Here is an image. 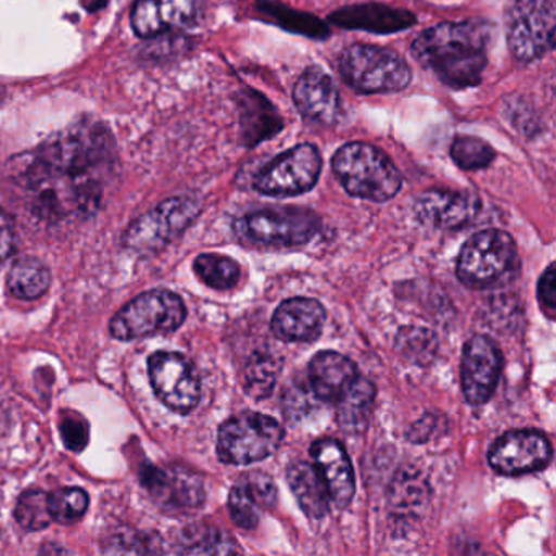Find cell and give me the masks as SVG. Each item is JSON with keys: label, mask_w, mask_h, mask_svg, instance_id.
Listing matches in <instances>:
<instances>
[{"label": "cell", "mask_w": 556, "mask_h": 556, "mask_svg": "<svg viewBox=\"0 0 556 556\" xmlns=\"http://www.w3.org/2000/svg\"><path fill=\"white\" fill-rule=\"evenodd\" d=\"M110 146L109 135L97 126H79L45 144L28 175L38 213H92L102 197L97 172L109 164Z\"/></svg>", "instance_id": "6da1fadb"}, {"label": "cell", "mask_w": 556, "mask_h": 556, "mask_svg": "<svg viewBox=\"0 0 556 556\" xmlns=\"http://www.w3.org/2000/svg\"><path fill=\"white\" fill-rule=\"evenodd\" d=\"M490 40L491 25L484 21L447 22L422 31L412 53L444 86L462 90L480 84Z\"/></svg>", "instance_id": "7a4b0ae2"}, {"label": "cell", "mask_w": 556, "mask_h": 556, "mask_svg": "<svg viewBox=\"0 0 556 556\" xmlns=\"http://www.w3.org/2000/svg\"><path fill=\"white\" fill-rule=\"evenodd\" d=\"M341 187L351 197L386 203L402 190V175L389 155L366 142H350L331 161Z\"/></svg>", "instance_id": "3957f363"}, {"label": "cell", "mask_w": 556, "mask_h": 556, "mask_svg": "<svg viewBox=\"0 0 556 556\" xmlns=\"http://www.w3.org/2000/svg\"><path fill=\"white\" fill-rule=\"evenodd\" d=\"M517 247L503 230L475 233L462 247L457 278L470 289H491L506 285L517 269Z\"/></svg>", "instance_id": "277c9868"}, {"label": "cell", "mask_w": 556, "mask_h": 556, "mask_svg": "<svg viewBox=\"0 0 556 556\" xmlns=\"http://www.w3.org/2000/svg\"><path fill=\"white\" fill-rule=\"evenodd\" d=\"M344 83L359 93H392L412 83L408 63L395 51L372 45H353L338 61Z\"/></svg>", "instance_id": "5b68a950"}, {"label": "cell", "mask_w": 556, "mask_h": 556, "mask_svg": "<svg viewBox=\"0 0 556 556\" xmlns=\"http://www.w3.org/2000/svg\"><path fill=\"white\" fill-rule=\"evenodd\" d=\"M285 429L275 418L247 412L227 419L217 434V457L224 464L250 465L275 454Z\"/></svg>", "instance_id": "8992f818"}, {"label": "cell", "mask_w": 556, "mask_h": 556, "mask_svg": "<svg viewBox=\"0 0 556 556\" xmlns=\"http://www.w3.org/2000/svg\"><path fill=\"white\" fill-rule=\"evenodd\" d=\"M187 318V307L180 295L167 289H154L132 299L110 324V333L116 340L167 334L178 330Z\"/></svg>", "instance_id": "52a82bcc"}, {"label": "cell", "mask_w": 556, "mask_h": 556, "mask_svg": "<svg viewBox=\"0 0 556 556\" xmlns=\"http://www.w3.org/2000/svg\"><path fill=\"white\" fill-rule=\"evenodd\" d=\"M201 207L197 197L170 198L136 219L126 230L123 245L138 255H154L194 223Z\"/></svg>", "instance_id": "ba28073f"}, {"label": "cell", "mask_w": 556, "mask_h": 556, "mask_svg": "<svg viewBox=\"0 0 556 556\" xmlns=\"http://www.w3.org/2000/svg\"><path fill=\"white\" fill-rule=\"evenodd\" d=\"M317 214L301 207H269L245 214L236 220L237 236L243 242L266 247H295L311 242L320 232Z\"/></svg>", "instance_id": "9c48e42d"}, {"label": "cell", "mask_w": 556, "mask_h": 556, "mask_svg": "<svg viewBox=\"0 0 556 556\" xmlns=\"http://www.w3.org/2000/svg\"><path fill=\"white\" fill-rule=\"evenodd\" d=\"M555 0H514L507 15V45L514 60L533 63L553 50Z\"/></svg>", "instance_id": "30bf717a"}, {"label": "cell", "mask_w": 556, "mask_h": 556, "mask_svg": "<svg viewBox=\"0 0 556 556\" xmlns=\"http://www.w3.org/2000/svg\"><path fill=\"white\" fill-rule=\"evenodd\" d=\"M321 155L314 144H299L273 159L256 174L253 188L273 198L298 197L317 185Z\"/></svg>", "instance_id": "8fae6325"}, {"label": "cell", "mask_w": 556, "mask_h": 556, "mask_svg": "<svg viewBox=\"0 0 556 556\" xmlns=\"http://www.w3.org/2000/svg\"><path fill=\"white\" fill-rule=\"evenodd\" d=\"M149 379L164 405L187 415L201 399V382L187 357L172 351H159L149 357Z\"/></svg>", "instance_id": "7c38bea8"}, {"label": "cell", "mask_w": 556, "mask_h": 556, "mask_svg": "<svg viewBox=\"0 0 556 556\" xmlns=\"http://www.w3.org/2000/svg\"><path fill=\"white\" fill-rule=\"evenodd\" d=\"M553 457L552 444L543 432L519 429L501 435L488 452L490 467L506 477L543 470Z\"/></svg>", "instance_id": "4fadbf2b"}, {"label": "cell", "mask_w": 556, "mask_h": 556, "mask_svg": "<svg viewBox=\"0 0 556 556\" xmlns=\"http://www.w3.org/2000/svg\"><path fill=\"white\" fill-rule=\"evenodd\" d=\"M503 354L491 338L475 334L462 354V390L470 405H483L496 390Z\"/></svg>", "instance_id": "5bb4252c"}, {"label": "cell", "mask_w": 556, "mask_h": 556, "mask_svg": "<svg viewBox=\"0 0 556 556\" xmlns=\"http://www.w3.org/2000/svg\"><path fill=\"white\" fill-rule=\"evenodd\" d=\"M142 481L155 503L170 513H188L204 503V484L187 468H146Z\"/></svg>", "instance_id": "9a60e30c"}, {"label": "cell", "mask_w": 556, "mask_h": 556, "mask_svg": "<svg viewBox=\"0 0 556 556\" xmlns=\"http://www.w3.org/2000/svg\"><path fill=\"white\" fill-rule=\"evenodd\" d=\"M415 216L431 229L454 230L467 226L480 213V200L464 191L428 190L415 201Z\"/></svg>", "instance_id": "2e32d148"}, {"label": "cell", "mask_w": 556, "mask_h": 556, "mask_svg": "<svg viewBox=\"0 0 556 556\" xmlns=\"http://www.w3.org/2000/svg\"><path fill=\"white\" fill-rule=\"evenodd\" d=\"M292 100L295 109L307 122L331 126L340 118V93L331 77L321 67H307L302 73L295 83Z\"/></svg>", "instance_id": "e0dca14e"}, {"label": "cell", "mask_w": 556, "mask_h": 556, "mask_svg": "<svg viewBox=\"0 0 556 556\" xmlns=\"http://www.w3.org/2000/svg\"><path fill=\"white\" fill-rule=\"evenodd\" d=\"M311 454L318 473L324 478L331 504L350 506L356 493V477L343 445L334 439H320L312 445Z\"/></svg>", "instance_id": "ac0fdd59"}, {"label": "cell", "mask_w": 556, "mask_h": 556, "mask_svg": "<svg viewBox=\"0 0 556 556\" xmlns=\"http://www.w3.org/2000/svg\"><path fill=\"white\" fill-rule=\"evenodd\" d=\"M325 318L327 312L315 299H288L276 308L271 330L276 338L286 343H307L320 337Z\"/></svg>", "instance_id": "d6986e66"}, {"label": "cell", "mask_w": 556, "mask_h": 556, "mask_svg": "<svg viewBox=\"0 0 556 556\" xmlns=\"http://www.w3.org/2000/svg\"><path fill=\"white\" fill-rule=\"evenodd\" d=\"M194 0H138L132 9L131 24L141 38L157 37L174 28H184L193 21Z\"/></svg>", "instance_id": "ffe728a7"}, {"label": "cell", "mask_w": 556, "mask_h": 556, "mask_svg": "<svg viewBox=\"0 0 556 556\" xmlns=\"http://www.w3.org/2000/svg\"><path fill=\"white\" fill-rule=\"evenodd\" d=\"M331 24L346 30L396 34L416 25L415 14L383 4L350 5L330 15Z\"/></svg>", "instance_id": "44dd1931"}, {"label": "cell", "mask_w": 556, "mask_h": 556, "mask_svg": "<svg viewBox=\"0 0 556 556\" xmlns=\"http://www.w3.org/2000/svg\"><path fill=\"white\" fill-rule=\"evenodd\" d=\"M357 377L356 364L334 351H321L308 364V382L315 396L324 402L337 403Z\"/></svg>", "instance_id": "7402d4cb"}, {"label": "cell", "mask_w": 556, "mask_h": 556, "mask_svg": "<svg viewBox=\"0 0 556 556\" xmlns=\"http://www.w3.org/2000/svg\"><path fill=\"white\" fill-rule=\"evenodd\" d=\"M239 110L243 142L249 148L273 138L285 128L275 106L255 90L245 89L240 92Z\"/></svg>", "instance_id": "603a6c76"}, {"label": "cell", "mask_w": 556, "mask_h": 556, "mask_svg": "<svg viewBox=\"0 0 556 556\" xmlns=\"http://www.w3.org/2000/svg\"><path fill=\"white\" fill-rule=\"evenodd\" d=\"M288 483L305 516L324 519L330 509V494L317 467L308 462L299 460L289 465Z\"/></svg>", "instance_id": "cb8c5ba5"}, {"label": "cell", "mask_w": 556, "mask_h": 556, "mask_svg": "<svg viewBox=\"0 0 556 556\" xmlns=\"http://www.w3.org/2000/svg\"><path fill=\"white\" fill-rule=\"evenodd\" d=\"M376 387L369 380L357 377L356 382L337 402L338 422L341 429L350 434L363 431L372 413Z\"/></svg>", "instance_id": "d4e9b609"}, {"label": "cell", "mask_w": 556, "mask_h": 556, "mask_svg": "<svg viewBox=\"0 0 556 556\" xmlns=\"http://www.w3.org/2000/svg\"><path fill=\"white\" fill-rule=\"evenodd\" d=\"M50 286V269L34 256L17 260L9 271L8 289L14 298L34 301L41 298Z\"/></svg>", "instance_id": "484cf974"}, {"label": "cell", "mask_w": 556, "mask_h": 556, "mask_svg": "<svg viewBox=\"0 0 556 556\" xmlns=\"http://www.w3.org/2000/svg\"><path fill=\"white\" fill-rule=\"evenodd\" d=\"M194 273L198 278L217 291H229L240 281V266L229 256L204 253L194 260Z\"/></svg>", "instance_id": "4316f807"}, {"label": "cell", "mask_w": 556, "mask_h": 556, "mask_svg": "<svg viewBox=\"0 0 556 556\" xmlns=\"http://www.w3.org/2000/svg\"><path fill=\"white\" fill-rule=\"evenodd\" d=\"M281 372V363L269 354H255L243 369V387L255 400H263L273 392Z\"/></svg>", "instance_id": "83f0119b"}, {"label": "cell", "mask_w": 556, "mask_h": 556, "mask_svg": "<svg viewBox=\"0 0 556 556\" xmlns=\"http://www.w3.org/2000/svg\"><path fill=\"white\" fill-rule=\"evenodd\" d=\"M181 552L191 555H227L237 552L236 543L219 529L207 526L188 527L181 539Z\"/></svg>", "instance_id": "f1b7e54d"}, {"label": "cell", "mask_w": 556, "mask_h": 556, "mask_svg": "<svg viewBox=\"0 0 556 556\" xmlns=\"http://www.w3.org/2000/svg\"><path fill=\"white\" fill-rule=\"evenodd\" d=\"M15 519L25 530L37 532L50 526V494L41 490H27L15 504Z\"/></svg>", "instance_id": "f546056e"}, {"label": "cell", "mask_w": 556, "mask_h": 556, "mask_svg": "<svg viewBox=\"0 0 556 556\" xmlns=\"http://www.w3.org/2000/svg\"><path fill=\"white\" fill-rule=\"evenodd\" d=\"M494 149L475 136H458L451 146V157L462 170L477 172L490 167L494 161Z\"/></svg>", "instance_id": "4dcf8cb0"}, {"label": "cell", "mask_w": 556, "mask_h": 556, "mask_svg": "<svg viewBox=\"0 0 556 556\" xmlns=\"http://www.w3.org/2000/svg\"><path fill=\"white\" fill-rule=\"evenodd\" d=\"M260 11L263 14L269 15V21L275 22L276 25L286 28V30H294L298 34L317 38V40L330 37V31L327 30V27L318 18L312 17V15L299 14V12L289 11L285 5L276 4L260 5Z\"/></svg>", "instance_id": "1f68e13d"}, {"label": "cell", "mask_w": 556, "mask_h": 556, "mask_svg": "<svg viewBox=\"0 0 556 556\" xmlns=\"http://www.w3.org/2000/svg\"><path fill=\"white\" fill-rule=\"evenodd\" d=\"M429 488L416 471H402L390 490V504L399 510H415L428 501Z\"/></svg>", "instance_id": "d6a6232c"}, {"label": "cell", "mask_w": 556, "mask_h": 556, "mask_svg": "<svg viewBox=\"0 0 556 556\" xmlns=\"http://www.w3.org/2000/svg\"><path fill=\"white\" fill-rule=\"evenodd\" d=\"M396 350L413 363L426 364L438 353V338L426 328H402L396 337Z\"/></svg>", "instance_id": "836d02e7"}, {"label": "cell", "mask_w": 556, "mask_h": 556, "mask_svg": "<svg viewBox=\"0 0 556 556\" xmlns=\"http://www.w3.org/2000/svg\"><path fill=\"white\" fill-rule=\"evenodd\" d=\"M89 494L83 488H64L50 494V513L60 523H74L89 509Z\"/></svg>", "instance_id": "e575fe53"}, {"label": "cell", "mask_w": 556, "mask_h": 556, "mask_svg": "<svg viewBox=\"0 0 556 556\" xmlns=\"http://www.w3.org/2000/svg\"><path fill=\"white\" fill-rule=\"evenodd\" d=\"M262 504L250 493L242 480L233 484L229 493V513L240 529L253 530L260 523L263 513Z\"/></svg>", "instance_id": "d590c367"}, {"label": "cell", "mask_w": 556, "mask_h": 556, "mask_svg": "<svg viewBox=\"0 0 556 556\" xmlns=\"http://www.w3.org/2000/svg\"><path fill=\"white\" fill-rule=\"evenodd\" d=\"M250 493L256 497L263 509H269L275 506L276 500H278V488H276L275 481L269 475L263 473V471H250V473L240 477Z\"/></svg>", "instance_id": "8d00e7d4"}, {"label": "cell", "mask_w": 556, "mask_h": 556, "mask_svg": "<svg viewBox=\"0 0 556 556\" xmlns=\"http://www.w3.org/2000/svg\"><path fill=\"white\" fill-rule=\"evenodd\" d=\"M536 295H539L540 307L543 314L555 320L556 317V269L555 265H549L546 271L543 273L536 288Z\"/></svg>", "instance_id": "74e56055"}, {"label": "cell", "mask_w": 556, "mask_h": 556, "mask_svg": "<svg viewBox=\"0 0 556 556\" xmlns=\"http://www.w3.org/2000/svg\"><path fill=\"white\" fill-rule=\"evenodd\" d=\"M61 432H63L67 447L76 452L83 451L89 441V428L79 416L64 415L63 421H61Z\"/></svg>", "instance_id": "f35d334b"}, {"label": "cell", "mask_w": 556, "mask_h": 556, "mask_svg": "<svg viewBox=\"0 0 556 556\" xmlns=\"http://www.w3.org/2000/svg\"><path fill=\"white\" fill-rule=\"evenodd\" d=\"M14 223L5 211L0 210V263L5 262L14 253Z\"/></svg>", "instance_id": "ab89813d"}]
</instances>
